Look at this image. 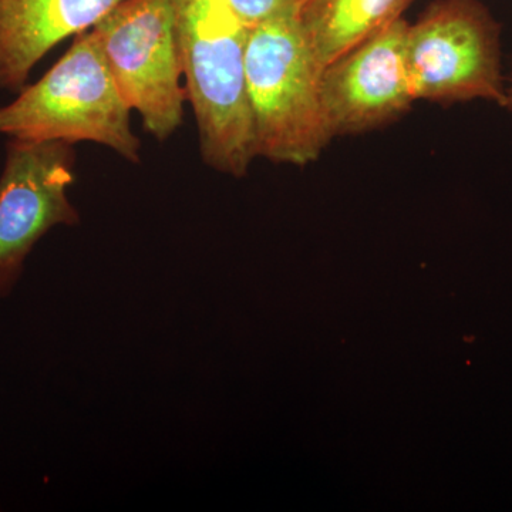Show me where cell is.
<instances>
[{"label":"cell","instance_id":"1","mask_svg":"<svg viewBox=\"0 0 512 512\" xmlns=\"http://www.w3.org/2000/svg\"><path fill=\"white\" fill-rule=\"evenodd\" d=\"M185 93L202 161L244 177L256 158L247 86L249 28L227 0H173Z\"/></svg>","mask_w":512,"mask_h":512},{"label":"cell","instance_id":"2","mask_svg":"<svg viewBox=\"0 0 512 512\" xmlns=\"http://www.w3.org/2000/svg\"><path fill=\"white\" fill-rule=\"evenodd\" d=\"M130 114L90 29L74 37L42 79L26 84L15 100L0 107V134L73 146L86 141L138 164L141 143L131 130Z\"/></svg>","mask_w":512,"mask_h":512},{"label":"cell","instance_id":"3","mask_svg":"<svg viewBox=\"0 0 512 512\" xmlns=\"http://www.w3.org/2000/svg\"><path fill=\"white\" fill-rule=\"evenodd\" d=\"M320 76L296 9L249 29L247 86L256 157L291 165L318 160L332 140Z\"/></svg>","mask_w":512,"mask_h":512},{"label":"cell","instance_id":"4","mask_svg":"<svg viewBox=\"0 0 512 512\" xmlns=\"http://www.w3.org/2000/svg\"><path fill=\"white\" fill-rule=\"evenodd\" d=\"M92 30L144 130L158 141L173 137L187 100L173 0H121Z\"/></svg>","mask_w":512,"mask_h":512},{"label":"cell","instance_id":"5","mask_svg":"<svg viewBox=\"0 0 512 512\" xmlns=\"http://www.w3.org/2000/svg\"><path fill=\"white\" fill-rule=\"evenodd\" d=\"M406 56L414 99L505 107L501 26L480 0H436L409 25Z\"/></svg>","mask_w":512,"mask_h":512},{"label":"cell","instance_id":"6","mask_svg":"<svg viewBox=\"0 0 512 512\" xmlns=\"http://www.w3.org/2000/svg\"><path fill=\"white\" fill-rule=\"evenodd\" d=\"M76 153L63 141L9 138L0 174V298L18 285L25 262L50 229L80 224L69 198Z\"/></svg>","mask_w":512,"mask_h":512},{"label":"cell","instance_id":"7","mask_svg":"<svg viewBox=\"0 0 512 512\" xmlns=\"http://www.w3.org/2000/svg\"><path fill=\"white\" fill-rule=\"evenodd\" d=\"M407 29L406 20H394L322 70L320 96L332 138L384 126L416 100Z\"/></svg>","mask_w":512,"mask_h":512},{"label":"cell","instance_id":"8","mask_svg":"<svg viewBox=\"0 0 512 512\" xmlns=\"http://www.w3.org/2000/svg\"><path fill=\"white\" fill-rule=\"evenodd\" d=\"M121 0H0V90L19 93L57 45L87 32Z\"/></svg>","mask_w":512,"mask_h":512},{"label":"cell","instance_id":"9","mask_svg":"<svg viewBox=\"0 0 512 512\" xmlns=\"http://www.w3.org/2000/svg\"><path fill=\"white\" fill-rule=\"evenodd\" d=\"M413 0H298L296 16L322 70L402 18Z\"/></svg>","mask_w":512,"mask_h":512},{"label":"cell","instance_id":"10","mask_svg":"<svg viewBox=\"0 0 512 512\" xmlns=\"http://www.w3.org/2000/svg\"><path fill=\"white\" fill-rule=\"evenodd\" d=\"M227 3L244 25L252 29L266 20L296 9L298 0H227Z\"/></svg>","mask_w":512,"mask_h":512},{"label":"cell","instance_id":"11","mask_svg":"<svg viewBox=\"0 0 512 512\" xmlns=\"http://www.w3.org/2000/svg\"><path fill=\"white\" fill-rule=\"evenodd\" d=\"M505 107L512 111V76L510 87H508V89H505Z\"/></svg>","mask_w":512,"mask_h":512}]
</instances>
